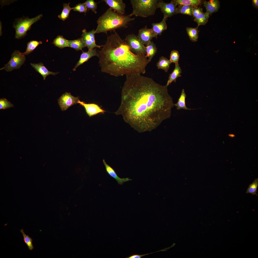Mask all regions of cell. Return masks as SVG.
Returning <instances> with one entry per match:
<instances>
[{
	"label": "cell",
	"instance_id": "33",
	"mask_svg": "<svg viewBox=\"0 0 258 258\" xmlns=\"http://www.w3.org/2000/svg\"><path fill=\"white\" fill-rule=\"evenodd\" d=\"M88 11L91 10L95 13H97V3L93 0H87L85 2Z\"/></svg>",
	"mask_w": 258,
	"mask_h": 258
},
{
	"label": "cell",
	"instance_id": "8",
	"mask_svg": "<svg viewBox=\"0 0 258 258\" xmlns=\"http://www.w3.org/2000/svg\"><path fill=\"white\" fill-rule=\"evenodd\" d=\"M79 100L78 97L72 95L68 92L63 94L58 99V103L62 111L67 110L70 107L78 103Z\"/></svg>",
	"mask_w": 258,
	"mask_h": 258
},
{
	"label": "cell",
	"instance_id": "35",
	"mask_svg": "<svg viewBox=\"0 0 258 258\" xmlns=\"http://www.w3.org/2000/svg\"><path fill=\"white\" fill-rule=\"evenodd\" d=\"M179 57V52L177 50H173L172 51L171 53L169 60L172 63L175 64L178 63Z\"/></svg>",
	"mask_w": 258,
	"mask_h": 258
},
{
	"label": "cell",
	"instance_id": "39",
	"mask_svg": "<svg viewBox=\"0 0 258 258\" xmlns=\"http://www.w3.org/2000/svg\"><path fill=\"white\" fill-rule=\"evenodd\" d=\"M252 5L253 6L256 8V9H258V0H252Z\"/></svg>",
	"mask_w": 258,
	"mask_h": 258
},
{
	"label": "cell",
	"instance_id": "4",
	"mask_svg": "<svg viewBox=\"0 0 258 258\" xmlns=\"http://www.w3.org/2000/svg\"><path fill=\"white\" fill-rule=\"evenodd\" d=\"M159 0H131L133 11L131 16L146 17L154 14Z\"/></svg>",
	"mask_w": 258,
	"mask_h": 258
},
{
	"label": "cell",
	"instance_id": "24",
	"mask_svg": "<svg viewBox=\"0 0 258 258\" xmlns=\"http://www.w3.org/2000/svg\"><path fill=\"white\" fill-rule=\"evenodd\" d=\"M68 47L73 48L76 50H82L86 45L81 38L76 40H68Z\"/></svg>",
	"mask_w": 258,
	"mask_h": 258
},
{
	"label": "cell",
	"instance_id": "36",
	"mask_svg": "<svg viewBox=\"0 0 258 258\" xmlns=\"http://www.w3.org/2000/svg\"><path fill=\"white\" fill-rule=\"evenodd\" d=\"M13 107V104L5 98L0 99V109H5Z\"/></svg>",
	"mask_w": 258,
	"mask_h": 258
},
{
	"label": "cell",
	"instance_id": "2",
	"mask_svg": "<svg viewBox=\"0 0 258 258\" xmlns=\"http://www.w3.org/2000/svg\"><path fill=\"white\" fill-rule=\"evenodd\" d=\"M98 52L101 71L116 77L144 74L149 63L146 55H136L124 40L115 32L108 37Z\"/></svg>",
	"mask_w": 258,
	"mask_h": 258
},
{
	"label": "cell",
	"instance_id": "18",
	"mask_svg": "<svg viewBox=\"0 0 258 258\" xmlns=\"http://www.w3.org/2000/svg\"><path fill=\"white\" fill-rule=\"evenodd\" d=\"M203 4L206 8V12L209 15L217 11L220 7V2L218 0H204Z\"/></svg>",
	"mask_w": 258,
	"mask_h": 258
},
{
	"label": "cell",
	"instance_id": "13",
	"mask_svg": "<svg viewBox=\"0 0 258 258\" xmlns=\"http://www.w3.org/2000/svg\"><path fill=\"white\" fill-rule=\"evenodd\" d=\"M103 1L110 8L120 14L124 15L126 5L123 0H104Z\"/></svg>",
	"mask_w": 258,
	"mask_h": 258
},
{
	"label": "cell",
	"instance_id": "14",
	"mask_svg": "<svg viewBox=\"0 0 258 258\" xmlns=\"http://www.w3.org/2000/svg\"><path fill=\"white\" fill-rule=\"evenodd\" d=\"M94 56H98V52L96 48L88 50L87 52H84L82 50L80 59L74 68L73 70H75L79 66L87 61L90 58Z\"/></svg>",
	"mask_w": 258,
	"mask_h": 258
},
{
	"label": "cell",
	"instance_id": "6",
	"mask_svg": "<svg viewBox=\"0 0 258 258\" xmlns=\"http://www.w3.org/2000/svg\"><path fill=\"white\" fill-rule=\"evenodd\" d=\"M124 40L133 53L136 55H146L145 46L136 35L133 34H129Z\"/></svg>",
	"mask_w": 258,
	"mask_h": 258
},
{
	"label": "cell",
	"instance_id": "20",
	"mask_svg": "<svg viewBox=\"0 0 258 258\" xmlns=\"http://www.w3.org/2000/svg\"><path fill=\"white\" fill-rule=\"evenodd\" d=\"M182 70L178 63L175 64V68L172 72L170 74L166 85L169 86L172 82H175L177 79L181 76Z\"/></svg>",
	"mask_w": 258,
	"mask_h": 258
},
{
	"label": "cell",
	"instance_id": "23",
	"mask_svg": "<svg viewBox=\"0 0 258 258\" xmlns=\"http://www.w3.org/2000/svg\"><path fill=\"white\" fill-rule=\"evenodd\" d=\"M172 62L167 58L162 56L160 57L156 64V66L159 69L163 70L165 72L168 71Z\"/></svg>",
	"mask_w": 258,
	"mask_h": 258
},
{
	"label": "cell",
	"instance_id": "38",
	"mask_svg": "<svg viewBox=\"0 0 258 258\" xmlns=\"http://www.w3.org/2000/svg\"><path fill=\"white\" fill-rule=\"evenodd\" d=\"M163 250H160V251H156V252H153L152 253H150L147 254H143V255H139V254H133V255H131V256H129V257H127L126 258H141L142 257H143V256H145V255H148V254H152V253H156V252H159L160 251H162Z\"/></svg>",
	"mask_w": 258,
	"mask_h": 258
},
{
	"label": "cell",
	"instance_id": "26",
	"mask_svg": "<svg viewBox=\"0 0 258 258\" xmlns=\"http://www.w3.org/2000/svg\"><path fill=\"white\" fill-rule=\"evenodd\" d=\"M53 44L60 48L68 47V40L64 38L62 36H58L53 41Z\"/></svg>",
	"mask_w": 258,
	"mask_h": 258
},
{
	"label": "cell",
	"instance_id": "40",
	"mask_svg": "<svg viewBox=\"0 0 258 258\" xmlns=\"http://www.w3.org/2000/svg\"><path fill=\"white\" fill-rule=\"evenodd\" d=\"M2 25L1 22L0 21V35L1 36L2 35Z\"/></svg>",
	"mask_w": 258,
	"mask_h": 258
},
{
	"label": "cell",
	"instance_id": "3",
	"mask_svg": "<svg viewBox=\"0 0 258 258\" xmlns=\"http://www.w3.org/2000/svg\"><path fill=\"white\" fill-rule=\"evenodd\" d=\"M135 18H131L129 15L120 14L109 8L97 20L96 33H107L108 31H114L119 28H127L128 23Z\"/></svg>",
	"mask_w": 258,
	"mask_h": 258
},
{
	"label": "cell",
	"instance_id": "22",
	"mask_svg": "<svg viewBox=\"0 0 258 258\" xmlns=\"http://www.w3.org/2000/svg\"><path fill=\"white\" fill-rule=\"evenodd\" d=\"M186 95L184 89L182 90L181 94L179 98L177 103L174 104V105L176 107L177 109L179 110L183 109L185 110H191L193 109L189 108L186 106L185 99Z\"/></svg>",
	"mask_w": 258,
	"mask_h": 258
},
{
	"label": "cell",
	"instance_id": "10",
	"mask_svg": "<svg viewBox=\"0 0 258 258\" xmlns=\"http://www.w3.org/2000/svg\"><path fill=\"white\" fill-rule=\"evenodd\" d=\"M82 32L81 38L88 50H91L96 47L100 48L103 46V45H98L96 44L95 37L96 33L94 29L87 32L86 29H84Z\"/></svg>",
	"mask_w": 258,
	"mask_h": 258
},
{
	"label": "cell",
	"instance_id": "27",
	"mask_svg": "<svg viewBox=\"0 0 258 258\" xmlns=\"http://www.w3.org/2000/svg\"><path fill=\"white\" fill-rule=\"evenodd\" d=\"M193 6L186 5H179L177 7V14L181 13L192 16Z\"/></svg>",
	"mask_w": 258,
	"mask_h": 258
},
{
	"label": "cell",
	"instance_id": "15",
	"mask_svg": "<svg viewBox=\"0 0 258 258\" xmlns=\"http://www.w3.org/2000/svg\"><path fill=\"white\" fill-rule=\"evenodd\" d=\"M103 162L105 166L106 171L108 173L111 177L117 181L118 183L120 185L124 182L132 180L128 178H121L118 176L114 169L108 165L105 160L103 159Z\"/></svg>",
	"mask_w": 258,
	"mask_h": 258
},
{
	"label": "cell",
	"instance_id": "29",
	"mask_svg": "<svg viewBox=\"0 0 258 258\" xmlns=\"http://www.w3.org/2000/svg\"><path fill=\"white\" fill-rule=\"evenodd\" d=\"M42 43L41 41L33 40L30 41L27 43L26 49L23 53V54L25 55L29 54L33 52L38 45Z\"/></svg>",
	"mask_w": 258,
	"mask_h": 258
},
{
	"label": "cell",
	"instance_id": "5",
	"mask_svg": "<svg viewBox=\"0 0 258 258\" xmlns=\"http://www.w3.org/2000/svg\"><path fill=\"white\" fill-rule=\"evenodd\" d=\"M42 16L43 15L40 14L32 18L23 16L15 19L13 25L16 31L15 38L19 39L25 37L32 25L40 20Z\"/></svg>",
	"mask_w": 258,
	"mask_h": 258
},
{
	"label": "cell",
	"instance_id": "34",
	"mask_svg": "<svg viewBox=\"0 0 258 258\" xmlns=\"http://www.w3.org/2000/svg\"><path fill=\"white\" fill-rule=\"evenodd\" d=\"M74 11H78L80 13H86L88 11L85 2L79 3L75 6L72 8Z\"/></svg>",
	"mask_w": 258,
	"mask_h": 258
},
{
	"label": "cell",
	"instance_id": "28",
	"mask_svg": "<svg viewBox=\"0 0 258 258\" xmlns=\"http://www.w3.org/2000/svg\"><path fill=\"white\" fill-rule=\"evenodd\" d=\"M198 27L196 28L187 27L186 30L190 39L192 42H195L198 41L199 31Z\"/></svg>",
	"mask_w": 258,
	"mask_h": 258
},
{
	"label": "cell",
	"instance_id": "9",
	"mask_svg": "<svg viewBox=\"0 0 258 258\" xmlns=\"http://www.w3.org/2000/svg\"><path fill=\"white\" fill-rule=\"evenodd\" d=\"M177 5L171 1L170 3H166L162 0H159L157 8L160 9L164 15L163 17L167 19L177 14Z\"/></svg>",
	"mask_w": 258,
	"mask_h": 258
},
{
	"label": "cell",
	"instance_id": "1",
	"mask_svg": "<svg viewBox=\"0 0 258 258\" xmlns=\"http://www.w3.org/2000/svg\"><path fill=\"white\" fill-rule=\"evenodd\" d=\"M167 87L141 74L126 75L117 113L139 131L152 130L171 116L174 104Z\"/></svg>",
	"mask_w": 258,
	"mask_h": 258
},
{
	"label": "cell",
	"instance_id": "32",
	"mask_svg": "<svg viewBox=\"0 0 258 258\" xmlns=\"http://www.w3.org/2000/svg\"><path fill=\"white\" fill-rule=\"evenodd\" d=\"M20 231L23 235L24 242L27 245L28 249L30 250H32L34 249L32 239L25 234L23 229L20 230Z\"/></svg>",
	"mask_w": 258,
	"mask_h": 258
},
{
	"label": "cell",
	"instance_id": "11",
	"mask_svg": "<svg viewBox=\"0 0 258 258\" xmlns=\"http://www.w3.org/2000/svg\"><path fill=\"white\" fill-rule=\"evenodd\" d=\"M137 37L141 43L146 46L153 38H155V36L152 29L146 26L139 30Z\"/></svg>",
	"mask_w": 258,
	"mask_h": 258
},
{
	"label": "cell",
	"instance_id": "16",
	"mask_svg": "<svg viewBox=\"0 0 258 258\" xmlns=\"http://www.w3.org/2000/svg\"><path fill=\"white\" fill-rule=\"evenodd\" d=\"M30 64L37 72L42 76L44 80H45L49 75H52L54 76L58 73V72H54L49 71L42 62L38 64L30 63Z\"/></svg>",
	"mask_w": 258,
	"mask_h": 258
},
{
	"label": "cell",
	"instance_id": "25",
	"mask_svg": "<svg viewBox=\"0 0 258 258\" xmlns=\"http://www.w3.org/2000/svg\"><path fill=\"white\" fill-rule=\"evenodd\" d=\"M209 15L207 12H203L194 18V21L198 24V27L204 25L208 22Z\"/></svg>",
	"mask_w": 258,
	"mask_h": 258
},
{
	"label": "cell",
	"instance_id": "19",
	"mask_svg": "<svg viewBox=\"0 0 258 258\" xmlns=\"http://www.w3.org/2000/svg\"><path fill=\"white\" fill-rule=\"evenodd\" d=\"M204 0H172L171 1L177 5H186L193 7H199L203 4Z\"/></svg>",
	"mask_w": 258,
	"mask_h": 258
},
{
	"label": "cell",
	"instance_id": "7",
	"mask_svg": "<svg viewBox=\"0 0 258 258\" xmlns=\"http://www.w3.org/2000/svg\"><path fill=\"white\" fill-rule=\"evenodd\" d=\"M25 60V55L23 53L19 50H15L12 54L9 61L0 70H4L7 72H10L19 69L24 64Z\"/></svg>",
	"mask_w": 258,
	"mask_h": 258
},
{
	"label": "cell",
	"instance_id": "12",
	"mask_svg": "<svg viewBox=\"0 0 258 258\" xmlns=\"http://www.w3.org/2000/svg\"><path fill=\"white\" fill-rule=\"evenodd\" d=\"M78 103L84 107L86 112L90 117L100 113H104L105 111L98 105L94 103H86L79 100Z\"/></svg>",
	"mask_w": 258,
	"mask_h": 258
},
{
	"label": "cell",
	"instance_id": "37",
	"mask_svg": "<svg viewBox=\"0 0 258 258\" xmlns=\"http://www.w3.org/2000/svg\"><path fill=\"white\" fill-rule=\"evenodd\" d=\"M203 12L202 8L199 7H193L192 10V16L194 18Z\"/></svg>",
	"mask_w": 258,
	"mask_h": 258
},
{
	"label": "cell",
	"instance_id": "21",
	"mask_svg": "<svg viewBox=\"0 0 258 258\" xmlns=\"http://www.w3.org/2000/svg\"><path fill=\"white\" fill-rule=\"evenodd\" d=\"M145 47L146 56L148 58V61L150 62L156 53L157 48L155 44L151 41L146 45Z\"/></svg>",
	"mask_w": 258,
	"mask_h": 258
},
{
	"label": "cell",
	"instance_id": "30",
	"mask_svg": "<svg viewBox=\"0 0 258 258\" xmlns=\"http://www.w3.org/2000/svg\"><path fill=\"white\" fill-rule=\"evenodd\" d=\"M70 3H69L67 4H64L62 11L61 14L58 16V17L63 21L68 17L70 12L72 9V8L69 6Z\"/></svg>",
	"mask_w": 258,
	"mask_h": 258
},
{
	"label": "cell",
	"instance_id": "41",
	"mask_svg": "<svg viewBox=\"0 0 258 258\" xmlns=\"http://www.w3.org/2000/svg\"><path fill=\"white\" fill-rule=\"evenodd\" d=\"M228 136L230 137L233 138L235 136V135L231 134H228Z\"/></svg>",
	"mask_w": 258,
	"mask_h": 258
},
{
	"label": "cell",
	"instance_id": "17",
	"mask_svg": "<svg viewBox=\"0 0 258 258\" xmlns=\"http://www.w3.org/2000/svg\"><path fill=\"white\" fill-rule=\"evenodd\" d=\"M167 19L163 17L162 20L160 22L152 24L151 29L155 34V38H157L158 35H161L164 30L167 29V26L166 21Z\"/></svg>",
	"mask_w": 258,
	"mask_h": 258
},
{
	"label": "cell",
	"instance_id": "31",
	"mask_svg": "<svg viewBox=\"0 0 258 258\" xmlns=\"http://www.w3.org/2000/svg\"><path fill=\"white\" fill-rule=\"evenodd\" d=\"M258 186V179H256L252 183L249 185L247 190L246 193L258 196L257 194Z\"/></svg>",
	"mask_w": 258,
	"mask_h": 258
}]
</instances>
